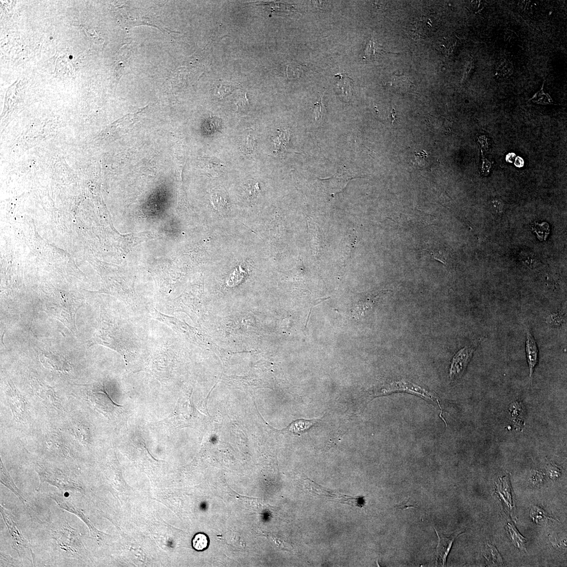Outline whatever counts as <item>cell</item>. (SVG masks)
Wrapping results in <instances>:
<instances>
[{
    "label": "cell",
    "instance_id": "cell-6",
    "mask_svg": "<svg viewBox=\"0 0 567 567\" xmlns=\"http://www.w3.org/2000/svg\"><path fill=\"white\" fill-rule=\"evenodd\" d=\"M87 398L98 411L107 417L115 416L121 407L112 400L104 386H97L91 389L87 393Z\"/></svg>",
    "mask_w": 567,
    "mask_h": 567
},
{
    "label": "cell",
    "instance_id": "cell-14",
    "mask_svg": "<svg viewBox=\"0 0 567 567\" xmlns=\"http://www.w3.org/2000/svg\"><path fill=\"white\" fill-rule=\"evenodd\" d=\"M69 431L73 437L83 445H88L92 439L90 428L82 421H75L70 425Z\"/></svg>",
    "mask_w": 567,
    "mask_h": 567
},
{
    "label": "cell",
    "instance_id": "cell-18",
    "mask_svg": "<svg viewBox=\"0 0 567 567\" xmlns=\"http://www.w3.org/2000/svg\"><path fill=\"white\" fill-rule=\"evenodd\" d=\"M278 135L272 140L274 152L282 153L287 149L290 140V132L288 129L278 130Z\"/></svg>",
    "mask_w": 567,
    "mask_h": 567
},
{
    "label": "cell",
    "instance_id": "cell-11",
    "mask_svg": "<svg viewBox=\"0 0 567 567\" xmlns=\"http://www.w3.org/2000/svg\"><path fill=\"white\" fill-rule=\"evenodd\" d=\"M435 530L439 539L437 548V563L438 562L439 564L445 566L454 541L461 534L454 533L450 536H446L443 535L440 536L436 529Z\"/></svg>",
    "mask_w": 567,
    "mask_h": 567
},
{
    "label": "cell",
    "instance_id": "cell-16",
    "mask_svg": "<svg viewBox=\"0 0 567 567\" xmlns=\"http://www.w3.org/2000/svg\"><path fill=\"white\" fill-rule=\"evenodd\" d=\"M506 529L514 546L521 551L526 552L527 539L520 533L516 527L511 522L507 521Z\"/></svg>",
    "mask_w": 567,
    "mask_h": 567
},
{
    "label": "cell",
    "instance_id": "cell-8",
    "mask_svg": "<svg viewBox=\"0 0 567 567\" xmlns=\"http://www.w3.org/2000/svg\"><path fill=\"white\" fill-rule=\"evenodd\" d=\"M33 391L36 396L49 408L57 411L64 410L62 401L56 392L43 383L35 381L32 384Z\"/></svg>",
    "mask_w": 567,
    "mask_h": 567
},
{
    "label": "cell",
    "instance_id": "cell-26",
    "mask_svg": "<svg viewBox=\"0 0 567 567\" xmlns=\"http://www.w3.org/2000/svg\"><path fill=\"white\" fill-rule=\"evenodd\" d=\"M509 410L510 415L513 419L514 422H518L519 420L520 422H522L523 414V409L521 404L518 403L517 402L512 404Z\"/></svg>",
    "mask_w": 567,
    "mask_h": 567
},
{
    "label": "cell",
    "instance_id": "cell-5",
    "mask_svg": "<svg viewBox=\"0 0 567 567\" xmlns=\"http://www.w3.org/2000/svg\"><path fill=\"white\" fill-rule=\"evenodd\" d=\"M304 489L306 492L312 495L328 497L333 501L339 502L342 504L361 508L364 507L365 504L364 497H352L341 494L337 491L326 489L307 477L304 480Z\"/></svg>",
    "mask_w": 567,
    "mask_h": 567
},
{
    "label": "cell",
    "instance_id": "cell-3",
    "mask_svg": "<svg viewBox=\"0 0 567 567\" xmlns=\"http://www.w3.org/2000/svg\"><path fill=\"white\" fill-rule=\"evenodd\" d=\"M53 538L63 551L73 554H82L85 549L82 535L77 530L65 523L61 528L53 531Z\"/></svg>",
    "mask_w": 567,
    "mask_h": 567
},
{
    "label": "cell",
    "instance_id": "cell-22",
    "mask_svg": "<svg viewBox=\"0 0 567 567\" xmlns=\"http://www.w3.org/2000/svg\"><path fill=\"white\" fill-rule=\"evenodd\" d=\"M532 230L537 234V237L541 240H546L550 232L549 226L547 222H543L541 224L535 223Z\"/></svg>",
    "mask_w": 567,
    "mask_h": 567
},
{
    "label": "cell",
    "instance_id": "cell-32",
    "mask_svg": "<svg viewBox=\"0 0 567 567\" xmlns=\"http://www.w3.org/2000/svg\"><path fill=\"white\" fill-rule=\"evenodd\" d=\"M562 317L559 314H553L550 316L548 318L549 323L553 325H560L562 322Z\"/></svg>",
    "mask_w": 567,
    "mask_h": 567
},
{
    "label": "cell",
    "instance_id": "cell-23",
    "mask_svg": "<svg viewBox=\"0 0 567 567\" xmlns=\"http://www.w3.org/2000/svg\"><path fill=\"white\" fill-rule=\"evenodd\" d=\"M543 90V87L541 91L535 94L530 100H532L534 102H536L537 104H552L553 102L552 99L548 94L544 93Z\"/></svg>",
    "mask_w": 567,
    "mask_h": 567
},
{
    "label": "cell",
    "instance_id": "cell-20",
    "mask_svg": "<svg viewBox=\"0 0 567 567\" xmlns=\"http://www.w3.org/2000/svg\"><path fill=\"white\" fill-rule=\"evenodd\" d=\"M530 517L536 524H540L550 520H552L544 510L537 506H534L531 509Z\"/></svg>",
    "mask_w": 567,
    "mask_h": 567
},
{
    "label": "cell",
    "instance_id": "cell-10",
    "mask_svg": "<svg viewBox=\"0 0 567 567\" xmlns=\"http://www.w3.org/2000/svg\"><path fill=\"white\" fill-rule=\"evenodd\" d=\"M475 348L467 346L460 350L453 357L450 369L452 381L459 379L465 373L471 359Z\"/></svg>",
    "mask_w": 567,
    "mask_h": 567
},
{
    "label": "cell",
    "instance_id": "cell-7",
    "mask_svg": "<svg viewBox=\"0 0 567 567\" xmlns=\"http://www.w3.org/2000/svg\"><path fill=\"white\" fill-rule=\"evenodd\" d=\"M403 391L412 394H417L418 396H420L425 399H431L433 401H436L438 403L441 410V413L440 417L443 420L446 425L447 423L445 421V419L442 417V410L438 398L437 396L428 391L422 389L418 385L411 382H407L405 381L392 382L389 384H387L383 387V388L377 390L375 392L374 396H382V395L388 394L393 392Z\"/></svg>",
    "mask_w": 567,
    "mask_h": 567
},
{
    "label": "cell",
    "instance_id": "cell-24",
    "mask_svg": "<svg viewBox=\"0 0 567 567\" xmlns=\"http://www.w3.org/2000/svg\"><path fill=\"white\" fill-rule=\"evenodd\" d=\"M255 147L256 141L254 137L251 133H249L246 135L244 141L242 149L246 153L251 154L253 152Z\"/></svg>",
    "mask_w": 567,
    "mask_h": 567
},
{
    "label": "cell",
    "instance_id": "cell-34",
    "mask_svg": "<svg viewBox=\"0 0 567 567\" xmlns=\"http://www.w3.org/2000/svg\"><path fill=\"white\" fill-rule=\"evenodd\" d=\"M396 111H395L394 109H393V111H392V112L391 113V114L392 124L394 121V120H396Z\"/></svg>",
    "mask_w": 567,
    "mask_h": 567
},
{
    "label": "cell",
    "instance_id": "cell-4",
    "mask_svg": "<svg viewBox=\"0 0 567 567\" xmlns=\"http://www.w3.org/2000/svg\"><path fill=\"white\" fill-rule=\"evenodd\" d=\"M6 396L14 420L21 424H28L30 419L28 402L11 382L6 386Z\"/></svg>",
    "mask_w": 567,
    "mask_h": 567
},
{
    "label": "cell",
    "instance_id": "cell-19",
    "mask_svg": "<svg viewBox=\"0 0 567 567\" xmlns=\"http://www.w3.org/2000/svg\"><path fill=\"white\" fill-rule=\"evenodd\" d=\"M210 544L208 536L203 532H198L194 536L192 546L197 552H203L207 550Z\"/></svg>",
    "mask_w": 567,
    "mask_h": 567
},
{
    "label": "cell",
    "instance_id": "cell-33",
    "mask_svg": "<svg viewBox=\"0 0 567 567\" xmlns=\"http://www.w3.org/2000/svg\"><path fill=\"white\" fill-rule=\"evenodd\" d=\"M237 108L239 107V109H243V107H244V109H245L246 107H247L248 106V100L247 98H243V99H242L241 100H240L239 101H238L237 102Z\"/></svg>",
    "mask_w": 567,
    "mask_h": 567
},
{
    "label": "cell",
    "instance_id": "cell-12",
    "mask_svg": "<svg viewBox=\"0 0 567 567\" xmlns=\"http://www.w3.org/2000/svg\"><path fill=\"white\" fill-rule=\"evenodd\" d=\"M496 492L499 495L502 502L506 506L507 509L509 510V511L512 514H514L515 504L511 493L509 476L506 475L498 479L496 483Z\"/></svg>",
    "mask_w": 567,
    "mask_h": 567
},
{
    "label": "cell",
    "instance_id": "cell-27",
    "mask_svg": "<svg viewBox=\"0 0 567 567\" xmlns=\"http://www.w3.org/2000/svg\"><path fill=\"white\" fill-rule=\"evenodd\" d=\"M547 470L549 477L552 479H557L561 475V470L554 465L550 464Z\"/></svg>",
    "mask_w": 567,
    "mask_h": 567
},
{
    "label": "cell",
    "instance_id": "cell-1",
    "mask_svg": "<svg viewBox=\"0 0 567 567\" xmlns=\"http://www.w3.org/2000/svg\"><path fill=\"white\" fill-rule=\"evenodd\" d=\"M36 471L41 483H47L62 490L83 491V487L76 480L58 469L40 465Z\"/></svg>",
    "mask_w": 567,
    "mask_h": 567
},
{
    "label": "cell",
    "instance_id": "cell-25",
    "mask_svg": "<svg viewBox=\"0 0 567 567\" xmlns=\"http://www.w3.org/2000/svg\"><path fill=\"white\" fill-rule=\"evenodd\" d=\"M323 95L321 96L320 100L316 102L313 106V110L315 115V120L318 124H320L322 121V118L326 112V108L322 102Z\"/></svg>",
    "mask_w": 567,
    "mask_h": 567
},
{
    "label": "cell",
    "instance_id": "cell-9",
    "mask_svg": "<svg viewBox=\"0 0 567 567\" xmlns=\"http://www.w3.org/2000/svg\"><path fill=\"white\" fill-rule=\"evenodd\" d=\"M47 449L51 453L63 458H70L71 452L61 433L53 429L47 431L44 437Z\"/></svg>",
    "mask_w": 567,
    "mask_h": 567
},
{
    "label": "cell",
    "instance_id": "cell-28",
    "mask_svg": "<svg viewBox=\"0 0 567 567\" xmlns=\"http://www.w3.org/2000/svg\"><path fill=\"white\" fill-rule=\"evenodd\" d=\"M259 192L260 188L258 183L250 185L248 188L247 189V197L251 200L254 199L259 195Z\"/></svg>",
    "mask_w": 567,
    "mask_h": 567
},
{
    "label": "cell",
    "instance_id": "cell-31",
    "mask_svg": "<svg viewBox=\"0 0 567 567\" xmlns=\"http://www.w3.org/2000/svg\"><path fill=\"white\" fill-rule=\"evenodd\" d=\"M543 475L539 472H535L531 476V482L534 485H538L541 484L543 480Z\"/></svg>",
    "mask_w": 567,
    "mask_h": 567
},
{
    "label": "cell",
    "instance_id": "cell-13",
    "mask_svg": "<svg viewBox=\"0 0 567 567\" xmlns=\"http://www.w3.org/2000/svg\"><path fill=\"white\" fill-rule=\"evenodd\" d=\"M526 348L529 369V377L531 382L532 375L538 362V350L536 340L529 330H527Z\"/></svg>",
    "mask_w": 567,
    "mask_h": 567
},
{
    "label": "cell",
    "instance_id": "cell-17",
    "mask_svg": "<svg viewBox=\"0 0 567 567\" xmlns=\"http://www.w3.org/2000/svg\"><path fill=\"white\" fill-rule=\"evenodd\" d=\"M1 483L6 487L11 490L20 500L26 506L27 501L23 496L20 491L15 485L13 480L10 476L8 471L6 469L4 463L1 460Z\"/></svg>",
    "mask_w": 567,
    "mask_h": 567
},
{
    "label": "cell",
    "instance_id": "cell-21",
    "mask_svg": "<svg viewBox=\"0 0 567 567\" xmlns=\"http://www.w3.org/2000/svg\"><path fill=\"white\" fill-rule=\"evenodd\" d=\"M488 547L489 554L486 558L495 565H503L504 563L502 556L495 546L490 544H488Z\"/></svg>",
    "mask_w": 567,
    "mask_h": 567
},
{
    "label": "cell",
    "instance_id": "cell-15",
    "mask_svg": "<svg viewBox=\"0 0 567 567\" xmlns=\"http://www.w3.org/2000/svg\"><path fill=\"white\" fill-rule=\"evenodd\" d=\"M336 82L339 94L345 101H348L352 96L353 80L346 74L335 75Z\"/></svg>",
    "mask_w": 567,
    "mask_h": 567
},
{
    "label": "cell",
    "instance_id": "cell-29",
    "mask_svg": "<svg viewBox=\"0 0 567 567\" xmlns=\"http://www.w3.org/2000/svg\"><path fill=\"white\" fill-rule=\"evenodd\" d=\"M396 508L405 510L409 508H419L418 506L414 502H412L410 498L405 500L402 503L395 506Z\"/></svg>",
    "mask_w": 567,
    "mask_h": 567
},
{
    "label": "cell",
    "instance_id": "cell-2",
    "mask_svg": "<svg viewBox=\"0 0 567 567\" xmlns=\"http://www.w3.org/2000/svg\"><path fill=\"white\" fill-rule=\"evenodd\" d=\"M1 513L12 541V547L20 557L34 561L33 553L29 541L24 537L13 515L2 505Z\"/></svg>",
    "mask_w": 567,
    "mask_h": 567
},
{
    "label": "cell",
    "instance_id": "cell-30",
    "mask_svg": "<svg viewBox=\"0 0 567 567\" xmlns=\"http://www.w3.org/2000/svg\"><path fill=\"white\" fill-rule=\"evenodd\" d=\"M2 562L7 566H19L20 562L18 561L15 560L12 557L4 554H1Z\"/></svg>",
    "mask_w": 567,
    "mask_h": 567
}]
</instances>
